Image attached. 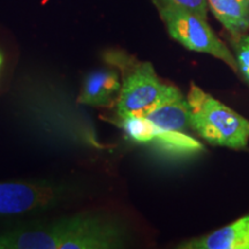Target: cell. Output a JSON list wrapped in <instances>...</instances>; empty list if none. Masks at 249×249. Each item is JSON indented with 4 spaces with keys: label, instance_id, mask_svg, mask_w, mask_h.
<instances>
[{
    "label": "cell",
    "instance_id": "1",
    "mask_svg": "<svg viewBox=\"0 0 249 249\" xmlns=\"http://www.w3.org/2000/svg\"><path fill=\"white\" fill-rule=\"evenodd\" d=\"M128 229L107 214L83 213L0 231V249H120Z\"/></svg>",
    "mask_w": 249,
    "mask_h": 249
},
{
    "label": "cell",
    "instance_id": "2",
    "mask_svg": "<svg viewBox=\"0 0 249 249\" xmlns=\"http://www.w3.org/2000/svg\"><path fill=\"white\" fill-rule=\"evenodd\" d=\"M187 101L192 129L216 147L244 150L249 142V120L192 83Z\"/></svg>",
    "mask_w": 249,
    "mask_h": 249
},
{
    "label": "cell",
    "instance_id": "3",
    "mask_svg": "<svg viewBox=\"0 0 249 249\" xmlns=\"http://www.w3.org/2000/svg\"><path fill=\"white\" fill-rule=\"evenodd\" d=\"M105 60L121 71V89L117 102L121 119L145 118L170 88L156 74L149 61H139L120 50L105 52Z\"/></svg>",
    "mask_w": 249,
    "mask_h": 249
},
{
    "label": "cell",
    "instance_id": "4",
    "mask_svg": "<svg viewBox=\"0 0 249 249\" xmlns=\"http://www.w3.org/2000/svg\"><path fill=\"white\" fill-rule=\"evenodd\" d=\"M79 187L61 180L0 182V216L35 214L76 197Z\"/></svg>",
    "mask_w": 249,
    "mask_h": 249
},
{
    "label": "cell",
    "instance_id": "5",
    "mask_svg": "<svg viewBox=\"0 0 249 249\" xmlns=\"http://www.w3.org/2000/svg\"><path fill=\"white\" fill-rule=\"evenodd\" d=\"M158 12L167 33L174 40L191 51L213 55L233 71H238L235 55L218 38L205 18L177 6H165Z\"/></svg>",
    "mask_w": 249,
    "mask_h": 249
},
{
    "label": "cell",
    "instance_id": "6",
    "mask_svg": "<svg viewBox=\"0 0 249 249\" xmlns=\"http://www.w3.org/2000/svg\"><path fill=\"white\" fill-rule=\"evenodd\" d=\"M145 118L165 130L187 133L192 129L191 111L187 97H183L181 91L171 85L163 98Z\"/></svg>",
    "mask_w": 249,
    "mask_h": 249
},
{
    "label": "cell",
    "instance_id": "7",
    "mask_svg": "<svg viewBox=\"0 0 249 249\" xmlns=\"http://www.w3.org/2000/svg\"><path fill=\"white\" fill-rule=\"evenodd\" d=\"M181 249H249V213L209 233L178 246Z\"/></svg>",
    "mask_w": 249,
    "mask_h": 249
},
{
    "label": "cell",
    "instance_id": "8",
    "mask_svg": "<svg viewBox=\"0 0 249 249\" xmlns=\"http://www.w3.org/2000/svg\"><path fill=\"white\" fill-rule=\"evenodd\" d=\"M121 81L117 71L98 70L86 77L77 102L93 107H111L117 105Z\"/></svg>",
    "mask_w": 249,
    "mask_h": 249
},
{
    "label": "cell",
    "instance_id": "9",
    "mask_svg": "<svg viewBox=\"0 0 249 249\" xmlns=\"http://www.w3.org/2000/svg\"><path fill=\"white\" fill-rule=\"evenodd\" d=\"M213 17L236 40L249 30V0H207Z\"/></svg>",
    "mask_w": 249,
    "mask_h": 249
},
{
    "label": "cell",
    "instance_id": "10",
    "mask_svg": "<svg viewBox=\"0 0 249 249\" xmlns=\"http://www.w3.org/2000/svg\"><path fill=\"white\" fill-rule=\"evenodd\" d=\"M156 8L160 9L165 6H177V7L193 12L198 17L208 18V2L207 0H151Z\"/></svg>",
    "mask_w": 249,
    "mask_h": 249
},
{
    "label": "cell",
    "instance_id": "11",
    "mask_svg": "<svg viewBox=\"0 0 249 249\" xmlns=\"http://www.w3.org/2000/svg\"><path fill=\"white\" fill-rule=\"evenodd\" d=\"M235 59L238 71L249 83V35H244L235 40Z\"/></svg>",
    "mask_w": 249,
    "mask_h": 249
},
{
    "label": "cell",
    "instance_id": "12",
    "mask_svg": "<svg viewBox=\"0 0 249 249\" xmlns=\"http://www.w3.org/2000/svg\"><path fill=\"white\" fill-rule=\"evenodd\" d=\"M2 61H4V55H2L1 52H0V66H1Z\"/></svg>",
    "mask_w": 249,
    "mask_h": 249
}]
</instances>
